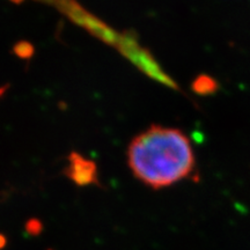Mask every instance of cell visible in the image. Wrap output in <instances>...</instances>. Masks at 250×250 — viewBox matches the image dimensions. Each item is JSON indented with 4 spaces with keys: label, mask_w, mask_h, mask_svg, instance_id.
Listing matches in <instances>:
<instances>
[{
    "label": "cell",
    "mask_w": 250,
    "mask_h": 250,
    "mask_svg": "<svg viewBox=\"0 0 250 250\" xmlns=\"http://www.w3.org/2000/svg\"><path fill=\"white\" fill-rule=\"evenodd\" d=\"M127 162L136 179L159 190L180 182L195 170L191 143L182 131L152 125L134 137Z\"/></svg>",
    "instance_id": "6da1fadb"
},
{
    "label": "cell",
    "mask_w": 250,
    "mask_h": 250,
    "mask_svg": "<svg viewBox=\"0 0 250 250\" xmlns=\"http://www.w3.org/2000/svg\"><path fill=\"white\" fill-rule=\"evenodd\" d=\"M117 49L146 76L173 89L179 88L177 83L160 67L151 52L139 44L138 37L133 31H124L121 34Z\"/></svg>",
    "instance_id": "7a4b0ae2"
},
{
    "label": "cell",
    "mask_w": 250,
    "mask_h": 250,
    "mask_svg": "<svg viewBox=\"0 0 250 250\" xmlns=\"http://www.w3.org/2000/svg\"><path fill=\"white\" fill-rule=\"evenodd\" d=\"M57 1L59 2L61 8L64 9L65 13L72 21L80 24L81 27L88 30L92 35L98 37L102 42L117 48L121 34H118L117 31L111 29L110 27L102 22L101 20H99L98 18L93 17L85 9L81 8L76 1H72V0H57Z\"/></svg>",
    "instance_id": "3957f363"
},
{
    "label": "cell",
    "mask_w": 250,
    "mask_h": 250,
    "mask_svg": "<svg viewBox=\"0 0 250 250\" xmlns=\"http://www.w3.org/2000/svg\"><path fill=\"white\" fill-rule=\"evenodd\" d=\"M67 160L68 164L64 169V175L74 184L79 187L101 186L95 162L86 159L78 152H72Z\"/></svg>",
    "instance_id": "277c9868"
},
{
    "label": "cell",
    "mask_w": 250,
    "mask_h": 250,
    "mask_svg": "<svg viewBox=\"0 0 250 250\" xmlns=\"http://www.w3.org/2000/svg\"><path fill=\"white\" fill-rule=\"evenodd\" d=\"M13 54L21 59H30L35 55V48L28 41H20L13 46Z\"/></svg>",
    "instance_id": "5b68a950"
},
{
    "label": "cell",
    "mask_w": 250,
    "mask_h": 250,
    "mask_svg": "<svg viewBox=\"0 0 250 250\" xmlns=\"http://www.w3.org/2000/svg\"><path fill=\"white\" fill-rule=\"evenodd\" d=\"M192 88L195 92H197L198 94H208L211 93L214 90V83L213 80L211 78L202 76L199 78H197L195 83H193Z\"/></svg>",
    "instance_id": "8992f818"
},
{
    "label": "cell",
    "mask_w": 250,
    "mask_h": 250,
    "mask_svg": "<svg viewBox=\"0 0 250 250\" xmlns=\"http://www.w3.org/2000/svg\"><path fill=\"white\" fill-rule=\"evenodd\" d=\"M43 229H44V225L37 218L29 219L26 225H24V232H26L28 236L31 237L39 236L43 232Z\"/></svg>",
    "instance_id": "52a82bcc"
},
{
    "label": "cell",
    "mask_w": 250,
    "mask_h": 250,
    "mask_svg": "<svg viewBox=\"0 0 250 250\" xmlns=\"http://www.w3.org/2000/svg\"><path fill=\"white\" fill-rule=\"evenodd\" d=\"M6 245H7V239H6V236L4 234L0 233V250L4 249Z\"/></svg>",
    "instance_id": "ba28073f"
},
{
    "label": "cell",
    "mask_w": 250,
    "mask_h": 250,
    "mask_svg": "<svg viewBox=\"0 0 250 250\" xmlns=\"http://www.w3.org/2000/svg\"><path fill=\"white\" fill-rule=\"evenodd\" d=\"M9 88V85H5V86H2V87H0V99L2 98V96L5 95V93L7 92V89Z\"/></svg>",
    "instance_id": "9c48e42d"
},
{
    "label": "cell",
    "mask_w": 250,
    "mask_h": 250,
    "mask_svg": "<svg viewBox=\"0 0 250 250\" xmlns=\"http://www.w3.org/2000/svg\"><path fill=\"white\" fill-rule=\"evenodd\" d=\"M12 1H14V2H21V1H22V0H12Z\"/></svg>",
    "instance_id": "30bf717a"
},
{
    "label": "cell",
    "mask_w": 250,
    "mask_h": 250,
    "mask_svg": "<svg viewBox=\"0 0 250 250\" xmlns=\"http://www.w3.org/2000/svg\"><path fill=\"white\" fill-rule=\"evenodd\" d=\"M49 250H51V249H49Z\"/></svg>",
    "instance_id": "8fae6325"
}]
</instances>
